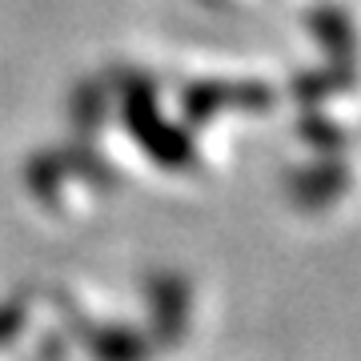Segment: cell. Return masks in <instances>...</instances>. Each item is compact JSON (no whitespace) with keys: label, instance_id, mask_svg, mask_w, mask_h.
Masks as SVG:
<instances>
[{"label":"cell","instance_id":"obj_1","mask_svg":"<svg viewBox=\"0 0 361 361\" xmlns=\"http://www.w3.org/2000/svg\"><path fill=\"white\" fill-rule=\"evenodd\" d=\"M28 189L37 201L61 221H80L89 217L97 205V180L85 169L80 157L68 153H40L28 165Z\"/></svg>","mask_w":361,"mask_h":361},{"label":"cell","instance_id":"obj_2","mask_svg":"<svg viewBox=\"0 0 361 361\" xmlns=\"http://www.w3.org/2000/svg\"><path fill=\"white\" fill-rule=\"evenodd\" d=\"M125 113H129V129L137 133L133 141L141 145L149 157H157V161H185L189 157V145L177 141V129L165 125V116L157 113L149 85H141V89H133L125 97Z\"/></svg>","mask_w":361,"mask_h":361},{"label":"cell","instance_id":"obj_3","mask_svg":"<svg viewBox=\"0 0 361 361\" xmlns=\"http://www.w3.org/2000/svg\"><path fill=\"white\" fill-rule=\"evenodd\" d=\"M92 353L97 361H145V337L125 329V325H109L92 334Z\"/></svg>","mask_w":361,"mask_h":361},{"label":"cell","instance_id":"obj_4","mask_svg":"<svg viewBox=\"0 0 361 361\" xmlns=\"http://www.w3.org/2000/svg\"><path fill=\"white\" fill-rule=\"evenodd\" d=\"M28 337V305L4 301L0 305V361H20V345Z\"/></svg>","mask_w":361,"mask_h":361}]
</instances>
